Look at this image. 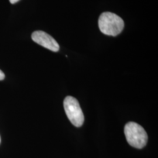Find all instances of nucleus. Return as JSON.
I'll use <instances>...</instances> for the list:
<instances>
[{
    "instance_id": "obj_4",
    "label": "nucleus",
    "mask_w": 158,
    "mask_h": 158,
    "mask_svg": "<svg viewBox=\"0 0 158 158\" xmlns=\"http://www.w3.org/2000/svg\"><path fill=\"white\" fill-rule=\"evenodd\" d=\"M32 40L40 46L51 51L56 52L59 51L60 47L55 40L50 35L42 31L34 32L31 35Z\"/></svg>"
},
{
    "instance_id": "obj_2",
    "label": "nucleus",
    "mask_w": 158,
    "mask_h": 158,
    "mask_svg": "<svg viewBox=\"0 0 158 158\" xmlns=\"http://www.w3.org/2000/svg\"><path fill=\"white\" fill-rule=\"evenodd\" d=\"M124 134L127 141L131 147L142 149L146 146L148 135L140 125L134 122L128 123L125 126Z\"/></svg>"
},
{
    "instance_id": "obj_3",
    "label": "nucleus",
    "mask_w": 158,
    "mask_h": 158,
    "mask_svg": "<svg viewBox=\"0 0 158 158\" xmlns=\"http://www.w3.org/2000/svg\"><path fill=\"white\" fill-rule=\"evenodd\" d=\"M63 106L69 119L74 126L80 127L83 124L85 117L78 100L72 96H67L63 102Z\"/></svg>"
},
{
    "instance_id": "obj_6",
    "label": "nucleus",
    "mask_w": 158,
    "mask_h": 158,
    "mask_svg": "<svg viewBox=\"0 0 158 158\" xmlns=\"http://www.w3.org/2000/svg\"><path fill=\"white\" fill-rule=\"evenodd\" d=\"M9 1H10V2L11 4H15V3L18 2V1H20V0H9Z\"/></svg>"
},
{
    "instance_id": "obj_1",
    "label": "nucleus",
    "mask_w": 158,
    "mask_h": 158,
    "mask_svg": "<svg viewBox=\"0 0 158 158\" xmlns=\"http://www.w3.org/2000/svg\"><path fill=\"white\" fill-rule=\"evenodd\" d=\"M98 27L102 34L116 36L124 29V23L123 19L115 14L106 12L99 17Z\"/></svg>"
},
{
    "instance_id": "obj_7",
    "label": "nucleus",
    "mask_w": 158,
    "mask_h": 158,
    "mask_svg": "<svg viewBox=\"0 0 158 158\" xmlns=\"http://www.w3.org/2000/svg\"><path fill=\"white\" fill-rule=\"evenodd\" d=\"M0 143H1V137H0Z\"/></svg>"
},
{
    "instance_id": "obj_5",
    "label": "nucleus",
    "mask_w": 158,
    "mask_h": 158,
    "mask_svg": "<svg viewBox=\"0 0 158 158\" xmlns=\"http://www.w3.org/2000/svg\"><path fill=\"white\" fill-rule=\"evenodd\" d=\"M5 79V74L2 70H0V80H2Z\"/></svg>"
}]
</instances>
